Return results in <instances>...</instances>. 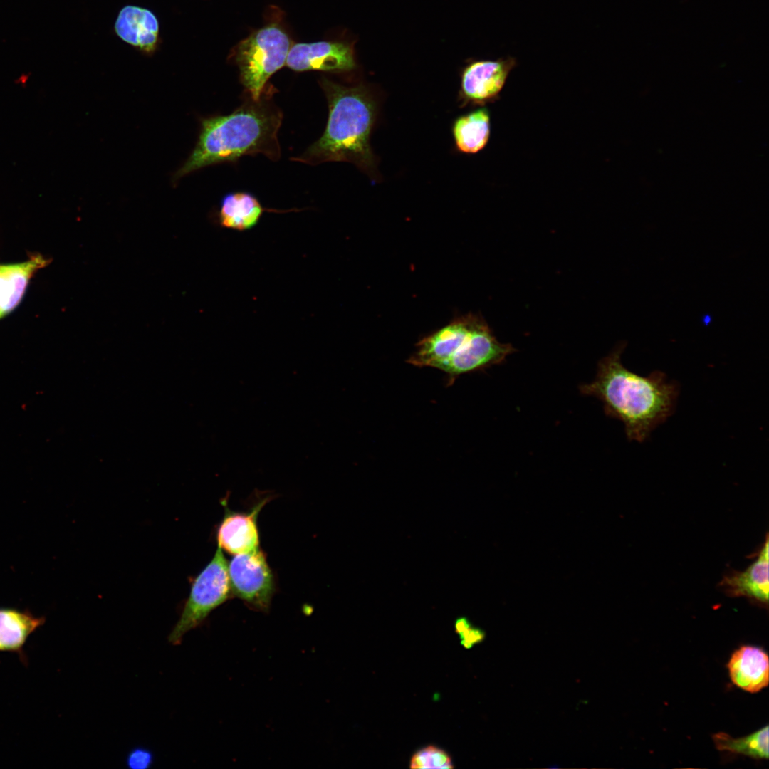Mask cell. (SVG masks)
Here are the masks:
<instances>
[{
    "label": "cell",
    "mask_w": 769,
    "mask_h": 769,
    "mask_svg": "<svg viewBox=\"0 0 769 769\" xmlns=\"http://www.w3.org/2000/svg\"><path fill=\"white\" fill-rule=\"evenodd\" d=\"M471 626L470 622L467 618L462 617L458 618L455 622V631L459 634L466 630Z\"/></svg>",
    "instance_id": "7402d4cb"
},
{
    "label": "cell",
    "mask_w": 769,
    "mask_h": 769,
    "mask_svg": "<svg viewBox=\"0 0 769 769\" xmlns=\"http://www.w3.org/2000/svg\"><path fill=\"white\" fill-rule=\"evenodd\" d=\"M625 347L618 343L600 360L595 380L580 390L600 399L606 415L624 424L629 440L642 442L673 414L679 387L661 371L645 377L626 368L621 360Z\"/></svg>",
    "instance_id": "6da1fadb"
},
{
    "label": "cell",
    "mask_w": 769,
    "mask_h": 769,
    "mask_svg": "<svg viewBox=\"0 0 769 769\" xmlns=\"http://www.w3.org/2000/svg\"><path fill=\"white\" fill-rule=\"evenodd\" d=\"M319 82L328 104L326 128L295 160L309 164L348 162L375 177V158L370 142L377 111L375 97L363 85L345 86L325 77Z\"/></svg>",
    "instance_id": "3957f363"
},
{
    "label": "cell",
    "mask_w": 769,
    "mask_h": 769,
    "mask_svg": "<svg viewBox=\"0 0 769 769\" xmlns=\"http://www.w3.org/2000/svg\"><path fill=\"white\" fill-rule=\"evenodd\" d=\"M48 262L38 255L21 263L0 264V319L19 305L30 279Z\"/></svg>",
    "instance_id": "9a60e30c"
},
{
    "label": "cell",
    "mask_w": 769,
    "mask_h": 769,
    "mask_svg": "<svg viewBox=\"0 0 769 769\" xmlns=\"http://www.w3.org/2000/svg\"><path fill=\"white\" fill-rule=\"evenodd\" d=\"M115 31L120 38L146 55H152L159 46V27L150 10L127 5L118 14Z\"/></svg>",
    "instance_id": "8fae6325"
},
{
    "label": "cell",
    "mask_w": 769,
    "mask_h": 769,
    "mask_svg": "<svg viewBox=\"0 0 769 769\" xmlns=\"http://www.w3.org/2000/svg\"><path fill=\"white\" fill-rule=\"evenodd\" d=\"M411 768H453L451 758L446 752L434 746H427L414 754L410 761Z\"/></svg>",
    "instance_id": "d6986e66"
},
{
    "label": "cell",
    "mask_w": 769,
    "mask_h": 769,
    "mask_svg": "<svg viewBox=\"0 0 769 769\" xmlns=\"http://www.w3.org/2000/svg\"><path fill=\"white\" fill-rule=\"evenodd\" d=\"M263 95V94H262ZM268 92L228 115L202 120L197 143L188 159L173 175V182L209 165L236 160L246 155L262 154L272 160L280 157L278 132L282 114L270 103Z\"/></svg>",
    "instance_id": "7a4b0ae2"
},
{
    "label": "cell",
    "mask_w": 769,
    "mask_h": 769,
    "mask_svg": "<svg viewBox=\"0 0 769 769\" xmlns=\"http://www.w3.org/2000/svg\"><path fill=\"white\" fill-rule=\"evenodd\" d=\"M711 316H709L708 315H706L704 316V318H703V320L704 321V323L707 325L711 321Z\"/></svg>",
    "instance_id": "603a6c76"
},
{
    "label": "cell",
    "mask_w": 769,
    "mask_h": 769,
    "mask_svg": "<svg viewBox=\"0 0 769 769\" xmlns=\"http://www.w3.org/2000/svg\"><path fill=\"white\" fill-rule=\"evenodd\" d=\"M265 498L247 512L230 511L225 506V513L216 530L218 546L233 554L246 553L259 548L257 518L259 512L268 501Z\"/></svg>",
    "instance_id": "30bf717a"
},
{
    "label": "cell",
    "mask_w": 769,
    "mask_h": 769,
    "mask_svg": "<svg viewBox=\"0 0 769 769\" xmlns=\"http://www.w3.org/2000/svg\"><path fill=\"white\" fill-rule=\"evenodd\" d=\"M154 762L153 753L144 747L132 749L126 757V764L131 769H147Z\"/></svg>",
    "instance_id": "ffe728a7"
},
{
    "label": "cell",
    "mask_w": 769,
    "mask_h": 769,
    "mask_svg": "<svg viewBox=\"0 0 769 769\" xmlns=\"http://www.w3.org/2000/svg\"><path fill=\"white\" fill-rule=\"evenodd\" d=\"M727 667L732 682L744 691L757 693L768 684V656L760 647L741 646L732 654Z\"/></svg>",
    "instance_id": "4fadbf2b"
},
{
    "label": "cell",
    "mask_w": 769,
    "mask_h": 769,
    "mask_svg": "<svg viewBox=\"0 0 769 769\" xmlns=\"http://www.w3.org/2000/svg\"><path fill=\"white\" fill-rule=\"evenodd\" d=\"M461 644L466 649H471L474 644L481 642L485 637V632L477 627L471 626L459 634Z\"/></svg>",
    "instance_id": "44dd1931"
},
{
    "label": "cell",
    "mask_w": 769,
    "mask_h": 769,
    "mask_svg": "<svg viewBox=\"0 0 769 769\" xmlns=\"http://www.w3.org/2000/svg\"><path fill=\"white\" fill-rule=\"evenodd\" d=\"M267 211L250 193H229L221 200L218 222L223 228L245 231L255 227Z\"/></svg>",
    "instance_id": "2e32d148"
},
{
    "label": "cell",
    "mask_w": 769,
    "mask_h": 769,
    "mask_svg": "<svg viewBox=\"0 0 769 769\" xmlns=\"http://www.w3.org/2000/svg\"><path fill=\"white\" fill-rule=\"evenodd\" d=\"M45 621V617H36L28 610L0 608V652L16 654L26 666L28 658L24 647L29 637L43 625Z\"/></svg>",
    "instance_id": "5bb4252c"
},
{
    "label": "cell",
    "mask_w": 769,
    "mask_h": 769,
    "mask_svg": "<svg viewBox=\"0 0 769 769\" xmlns=\"http://www.w3.org/2000/svg\"><path fill=\"white\" fill-rule=\"evenodd\" d=\"M231 595L228 562L218 546L211 560L194 580L181 616L168 637L169 642L180 644L188 632L203 623Z\"/></svg>",
    "instance_id": "8992f818"
},
{
    "label": "cell",
    "mask_w": 769,
    "mask_h": 769,
    "mask_svg": "<svg viewBox=\"0 0 769 769\" xmlns=\"http://www.w3.org/2000/svg\"><path fill=\"white\" fill-rule=\"evenodd\" d=\"M716 748L721 751L741 754L755 759L768 758V726L749 736L733 738L720 732L712 736Z\"/></svg>",
    "instance_id": "ac0fdd59"
},
{
    "label": "cell",
    "mask_w": 769,
    "mask_h": 769,
    "mask_svg": "<svg viewBox=\"0 0 769 769\" xmlns=\"http://www.w3.org/2000/svg\"><path fill=\"white\" fill-rule=\"evenodd\" d=\"M228 575L232 595L252 610L268 611L276 582L262 550L234 555L228 563Z\"/></svg>",
    "instance_id": "52a82bcc"
},
{
    "label": "cell",
    "mask_w": 769,
    "mask_h": 769,
    "mask_svg": "<svg viewBox=\"0 0 769 769\" xmlns=\"http://www.w3.org/2000/svg\"><path fill=\"white\" fill-rule=\"evenodd\" d=\"M515 351L497 340L482 318L468 314L421 340L407 362L439 369L453 382L460 375L502 363Z\"/></svg>",
    "instance_id": "277c9868"
},
{
    "label": "cell",
    "mask_w": 769,
    "mask_h": 769,
    "mask_svg": "<svg viewBox=\"0 0 769 769\" xmlns=\"http://www.w3.org/2000/svg\"><path fill=\"white\" fill-rule=\"evenodd\" d=\"M291 40L278 23L255 31L234 48L240 80L251 98H261L270 77L286 65Z\"/></svg>",
    "instance_id": "5b68a950"
},
{
    "label": "cell",
    "mask_w": 769,
    "mask_h": 769,
    "mask_svg": "<svg viewBox=\"0 0 769 769\" xmlns=\"http://www.w3.org/2000/svg\"><path fill=\"white\" fill-rule=\"evenodd\" d=\"M286 65L295 71L347 72L353 70L356 63L348 43L318 41L292 45Z\"/></svg>",
    "instance_id": "9c48e42d"
},
{
    "label": "cell",
    "mask_w": 769,
    "mask_h": 769,
    "mask_svg": "<svg viewBox=\"0 0 769 769\" xmlns=\"http://www.w3.org/2000/svg\"><path fill=\"white\" fill-rule=\"evenodd\" d=\"M453 136L458 150L475 154L485 147L491 135L490 115L481 108L459 117L454 122Z\"/></svg>",
    "instance_id": "e0dca14e"
},
{
    "label": "cell",
    "mask_w": 769,
    "mask_h": 769,
    "mask_svg": "<svg viewBox=\"0 0 769 769\" xmlns=\"http://www.w3.org/2000/svg\"><path fill=\"white\" fill-rule=\"evenodd\" d=\"M516 65V59L511 56L468 63L461 77L459 97L461 105L484 106L495 102Z\"/></svg>",
    "instance_id": "ba28073f"
},
{
    "label": "cell",
    "mask_w": 769,
    "mask_h": 769,
    "mask_svg": "<svg viewBox=\"0 0 769 769\" xmlns=\"http://www.w3.org/2000/svg\"><path fill=\"white\" fill-rule=\"evenodd\" d=\"M768 537L760 549L757 559L743 572H733L723 576L719 583L730 596H745L763 605H768Z\"/></svg>",
    "instance_id": "7c38bea8"
}]
</instances>
